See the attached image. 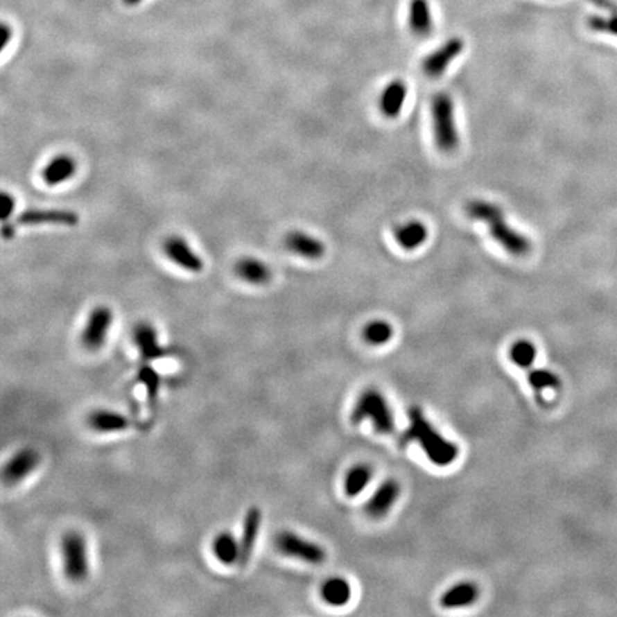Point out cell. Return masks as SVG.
Here are the masks:
<instances>
[{"instance_id": "obj_4", "label": "cell", "mask_w": 617, "mask_h": 617, "mask_svg": "<svg viewBox=\"0 0 617 617\" xmlns=\"http://www.w3.org/2000/svg\"><path fill=\"white\" fill-rule=\"evenodd\" d=\"M372 420L373 427L383 435H390L394 431V417L382 393L376 390H366L353 408L350 420L359 424L363 420Z\"/></svg>"}, {"instance_id": "obj_22", "label": "cell", "mask_w": 617, "mask_h": 617, "mask_svg": "<svg viewBox=\"0 0 617 617\" xmlns=\"http://www.w3.org/2000/svg\"><path fill=\"white\" fill-rule=\"evenodd\" d=\"M236 275L250 284H265L272 279L270 269L254 257H243L234 266Z\"/></svg>"}, {"instance_id": "obj_12", "label": "cell", "mask_w": 617, "mask_h": 617, "mask_svg": "<svg viewBox=\"0 0 617 617\" xmlns=\"http://www.w3.org/2000/svg\"><path fill=\"white\" fill-rule=\"evenodd\" d=\"M399 493H400L399 483L393 479L386 480L385 483L379 486V489L370 497V501L365 506V512L367 513V516L373 519H381L386 516V513L392 509V506L397 501Z\"/></svg>"}, {"instance_id": "obj_9", "label": "cell", "mask_w": 617, "mask_h": 617, "mask_svg": "<svg viewBox=\"0 0 617 617\" xmlns=\"http://www.w3.org/2000/svg\"><path fill=\"white\" fill-rule=\"evenodd\" d=\"M40 463V455L33 447H23L8 460L3 467V480L8 485H17L33 473Z\"/></svg>"}, {"instance_id": "obj_1", "label": "cell", "mask_w": 617, "mask_h": 617, "mask_svg": "<svg viewBox=\"0 0 617 617\" xmlns=\"http://www.w3.org/2000/svg\"><path fill=\"white\" fill-rule=\"evenodd\" d=\"M464 211L470 219L483 222L490 236L509 254L523 257L530 253L532 242L506 222L505 211L497 205L483 199H474L464 205Z\"/></svg>"}, {"instance_id": "obj_14", "label": "cell", "mask_w": 617, "mask_h": 617, "mask_svg": "<svg viewBox=\"0 0 617 617\" xmlns=\"http://www.w3.org/2000/svg\"><path fill=\"white\" fill-rule=\"evenodd\" d=\"M286 247L293 252L295 254H299L304 259L308 260H318L320 257L324 256L326 252V246L322 241H319L318 237L307 234L304 232H290L286 236Z\"/></svg>"}, {"instance_id": "obj_32", "label": "cell", "mask_w": 617, "mask_h": 617, "mask_svg": "<svg viewBox=\"0 0 617 617\" xmlns=\"http://www.w3.org/2000/svg\"><path fill=\"white\" fill-rule=\"evenodd\" d=\"M3 40H2V47H6V44H8V40H9V37H10V29H9V26L8 25H3Z\"/></svg>"}, {"instance_id": "obj_17", "label": "cell", "mask_w": 617, "mask_h": 617, "mask_svg": "<svg viewBox=\"0 0 617 617\" xmlns=\"http://www.w3.org/2000/svg\"><path fill=\"white\" fill-rule=\"evenodd\" d=\"M76 169L78 164L72 156L59 155L53 157L51 163L42 171V177L47 186H58L72 179L76 173Z\"/></svg>"}, {"instance_id": "obj_19", "label": "cell", "mask_w": 617, "mask_h": 617, "mask_svg": "<svg viewBox=\"0 0 617 617\" xmlns=\"http://www.w3.org/2000/svg\"><path fill=\"white\" fill-rule=\"evenodd\" d=\"M408 98V86L399 79L389 83L381 96V110L389 119H396L405 106Z\"/></svg>"}, {"instance_id": "obj_13", "label": "cell", "mask_w": 617, "mask_h": 617, "mask_svg": "<svg viewBox=\"0 0 617 617\" xmlns=\"http://www.w3.org/2000/svg\"><path fill=\"white\" fill-rule=\"evenodd\" d=\"M133 342L145 362H150L164 356V350L159 345L157 331L150 323L141 322L133 329Z\"/></svg>"}, {"instance_id": "obj_21", "label": "cell", "mask_w": 617, "mask_h": 617, "mask_svg": "<svg viewBox=\"0 0 617 617\" xmlns=\"http://www.w3.org/2000/svg\"><path fill=\"white\" fill-rule=\"evenodd\" d=\"M427 227L419 220H412L394 229V239L405 250H415L420 247L427 239Z\"/></svg>"}, {"instance_id": "obj_31", "label": "cell", "mask_w": 617, "mask_h": 617, "mask_svg": "<svg viewBox=\"0 0 617 617\" xmlns=\"http://www.w3.org/2000/svg\"><path fill=\"white\" fill-rule=\"evenodd\" d=\"M2 219L8 220L15 210V199L9 193L2 195Z\"/></svg>"}, {"instance_id": "obj_33", "label": "cell", "mask_w": 617, "mask_h": 617, "mask_svg": "<svg viewBox=\"0 0 617 617\" xmlns=\"http://www.w3.org/2000/svg\"><path fill=\"white\" fill-rule=\"evenodd\" d=\"M140 0H125V3L126 5H136V3H139Z\"/></svg>"}, {"instance_id": "obj_18", "label": "cell", "mask_w": 617, "mask_h": 617, "mask_svg": "<svg viewBox=\"0 0 617 617\" xmlns=\"http://www.w3.org/2000/svg\"><path fill=\"white\" fill-rule=\"evenodd\" d=\"M211 553L222 564H234L241 562V540L230 532H220L211 541Z\"/></svg>"}, {"instance_id": "obj_8", "label": "cell", "mask_w": 617, "mask_h": 617, "mask_svg": "<svg viewBox=\"0 0 617 617\" xmlns=\"http://www.w3.org/2000/svg\"><path fill=\"white\" fill-rule=\"evenodd\" d=\"M464 43L460 37H452L444 42L439 49L427 55L422 62V70L426 76L439 78L442 76L447 67L453 63L455 59L463 52Z\"/></svg>"}, {"instance_id": "obj_23", "label": "cell", "mask_w": 617, "mask_h": 617, "mask_svg": "<svg viewBox=\"0 0 617 617\" xmlns=\"http://www.w3.org/2000/svg\"><path fill=\"white\" fill-rule=\"evenodd\" d=\"M479 596V590L473 583H459L449 589L440 599V605L446 609H456V607H464L476 602Z\"/></svg>"}, {"instance_id": "obj_7", "label": "cell", "mask_w": 617, "mask_h": 617, "mask_svg": "<svg viewBox=\"0 0 617 617\" xmlns=\"http://www.w3.org/2000/svg\"><path fill=\"white\" fill-rule=\"evenodd\" d=\"M113 323V313L107 306H96L87 316V322L82 331V345L90 351L99 350L105 346L109 330Z\"/></svg>"}, {"instance_id": "obj_25", "label": "cell", "mask_w": 617, "mask_h": 617, "mask_svg": "<svg viewBox=\"0 0 617 617\" xmlns=\"http://www.w3.org/2000/svg\"><path fill=\"white\" fill-rule=\"evenodd\" d=\"M372 479V469L366 464L353 466L345 479V492L349 497H354L362 493Z\"/></svg>"}, {"instance_id": "obj_30", "label": "cell", "mask_w": 617, "mask_h": 617, "mask_svg": "<svg viewBox=\"0 0 617 617\" xmlns=\"http://www.w3.org/2000/svg\"><path fill=\"white\" fill-rule=\"evenodd\" d=\"M589 26L596 32H606L617 36V15H613L611 17L593 16L589 19Z\"/></svg>"}, {"instance_id": "obj_11", "label": "cell", "mask_w": 617, "mask_h": 617, "mask_svg": "<svg viewBox=\"0 0 617 617\" xmlns=\"http://www.w3.org/2000/svg\"><path fill=\"white\" fill-rule=\"evenodd\" d=\"M20 225H62V226H76L79 223V215L72 210L60 209H35L23 211L17 218Z\"/></svg>"}, {"instance_id": "obj_15", "label": "cell", "mask_w": 617, "mask_h": 617, "mask_svg": "<svg viewBox=\"0 0 617 617\" xmlns=\"http://www.w3.org/2000/svg\"><path fill=\"white\" fill-rule=\"evenodd\" d=\"M87 424L98 433H117L126 431L130 426V420L119 412L98 409L87 416Z\"/></svg>"}, {"instance_id": "obj_24", "label": "cell", "mask_w": 617, "mask_h": 617, "mask_svg": "<svg viewBox=\"0 0 617 617\" xmlns=\"http://www.w3.org/2000/svg\"><path fill=\"white\" fill-rule=\"evenodd\" d=\"M320 595L327 605L340 607L349 603L351 598V589L345 579L331 577L323 583L320 589Z\"/></svg>"}, {"instance_id": "obj_6", "label": "cell", "mask_w": 617, "mask_h": 617, "mask_svg": "<svg viewBox=\"0 0 617 617\" xmlns=\"http://www.w3.org/2000/svg\"><path fill=\"white\" fill-rule=\"evenodd\" d=\"M275 544L281 555L308 564H320L326 559V552L322 546L289 530L280 532L275 539Z\"/></svg>"}, {"instance_id": "obj_20", "label": "cell", "mask_w": 617, "mask_h": 617, "mask_svg": "<svg viewBox=\"0 0 617 617\" xmlns=\"http://www.w3.org/2000/svg\"><path fill=\"white\" fill-rule=\"evenodd\" d=\"M409 26L419 37H427L433 31V17L427 0H410Z\"/></svg>"}, {"instance_id": "obj_28", "label": "cell", "mask_w": 617, "mask_h": 617, "mask_svg": "<svg viewBox=\"0 0 617 617\" xmlns=\"http://www.w3.org/2000/svg\"><path fill=\"white\" fill-rule=\"evenodd\" d=\"M528 381H529V385L533 388V390L539 392V393L544 389H559L562 386L559 376L550 370H544V369H537V370L530 372Z\"/></svg>"}, {"instance_id": "obj_5", "label": "cell", "mask_w": 617, "mask_h": 617, "mask_svg": "<svg viewBox=\"0 0 617 617\" xmlns=\"http://www.w3.org/2000/svg\"><path fill=\"white\" fill-rule=\"evenodd\" d=\"M63 573L70 582H83L89 576L87 543L80 532L69 530L60 541Z\"/></svg>"}, {"instance_id": "obj_27", "label": "cell", "mask_w": 617, "mask_h": 617, "mask_svg": "<svg viewBox=\"0 0 617 617\" xmlns=\"http://www.w3.org/2000/svg\"><path fill=\"white\" fill-rule=\"evenodd\" d=\"M393 336V327L383 320L369 323L363 330V338L369 345L381 346L388 343Z\"/></svg>"}, {"instance_id": "obj_2", "label": "cell", "mask_w": 617, "mask_h": 617, "mask_svg": "<svg viewBox=\"0 0 617 617\" xmlns=\"http://www.w3.org/2000/svg\"><path fill=\"white\" fill-rule=\"evenodd\" d=\"M403 439L405 442H417L426 456L437 466L452 464L459 455V447L444 439L417 408L409 410V429Z\"/></svg>"}, {"instance_id": "obj_10", "label": "cell", "mask_w": 617, "mask_h": 617, "mask_svg": "<svg viewBox=\"0 0 617 617\" xmlns=\"http://www.w3.org/2000/svg\"><path fill=\"white\" fill-rule=\"evenodd\" d=\"M163 249L166 256L182 269L192 273H199L203 270L205 266L203 260L191 249V246H189L182 237L179 236L168 237L163 245Z\"/></svg>"}, {"instance_id": "obj_29", "label": "cell", "mask_w": 617, "mask_h": 617, "mask_svg": "<svg viewBox=\"0 0 617 617\" xmlns=\"http://www.w3.org/2000/svg\"><path fill=\"white\" fill-rule=\"evenodd\" d=\"M137 377H139L140 383L145 385L149 397L155 399L157 392H159V388H160V377H159V374L152 367L145 366V367H141L139 370Z\"/></svg>"}, {"instance_id": "obj_26", "label": "cell", "mask_w": 617, "mask_h": 617, "mask_svg": "<svg viewBox=\"0 0 617 617\" xmlns=\"http://www.w3.org/2000/svg\"><path fill=\"white\" fill-rule=\"evenodd\" d=\"M509 356H510V360L516 366H519L521 369H528L533 365V362L536 359V347L532 342L521 339L512 345Z\"/></svg>"}, {"instance_id": "obj_16", "label": "cell", "mask_w": 617, "mask_h": 617, "mask_svg": "<svg viewBox=\"0 0 617 617\" xmlns=\"http://www.w3.org/2000/svg\"><path fill=\"white\" fill-rule=\"evenodd\" d=\"M260 523H262V512H260L259 507L253 506L246 512L243 520V530L241 537V562H239L241 564H245L253 555L260 530Z\"/></svg>"}, {"instance_id": "obj_3", "label": "cell", "mask_w": 617, "mask_h": 617, "mask_svg": "<svg viewBox=\"0 0 617 617\" xmlns=\"http://www.w3.org/2000/svg\"><path fill=\"white\" fill-rule=\"evenodd\" d=\"M431 114L436 146L443 153H453L460 145V137L455 121L452 96L444 92L435 94L431 103Z\"/></svg>"}]
</instances>
